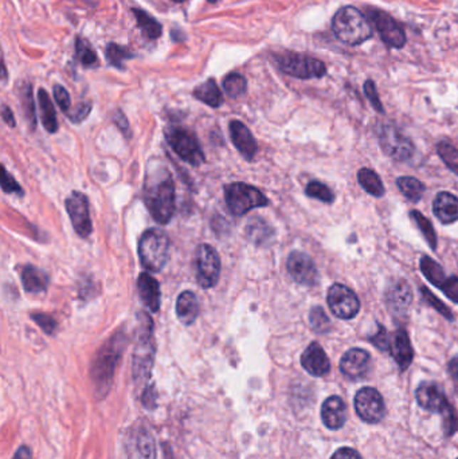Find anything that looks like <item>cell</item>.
<instances>
[{
	"label": "cell",
	"instance_id": "cell-57",
	"mask_svg": "<svg viewBox=\"0 0 458 459\" xmlns=\"http://www.w3.org/2000/svg\"><path fill=\"white\" fill-rule=\"evenodd\" d=\"M171 38L175 42H183L187 39V36H184V33L182 30H171Z\"/></svg>",
	"mask_w": 458,
	"mask_h": 459
},
{
	"label": "cell",
	"instance_id": "cell-21",
	"mask_svg": "<svg viewBox=\"0 0 458 459\" xmlns=\"http://www.w3.org/2000/svg\"><path fill=\"white\" fill-rule=\"evenodd\" d=\"M229 130H230V137H231V142L234 144L235 148L246 160H253V157L257 153V142H256V139L253 137L250 130L245 124H242L241 121H236V120L230 122Z\"/></svg>",
	"mask_w": 458,
	"mask_h": 459
},
{
	"label": "cell",
	"instance_id": "cell-45",
	"mask_svg": "<svg viewBox=\"0 0 458 459\" xmlns=\"http://www.w3.org/2000/svg\"><path fill=\"white\" fill-rule=\"evenodd\" d=\"M24 104L26 116L28 118L30 124L36 127V107H34V100H33V90L31 86L27 85L24 90Z\"/></svg>",
	"mask_w": 458,
	"mask_h": 459
},
{
	"label": "cell",
	"instance_id": "cell-38",
	"mask_svg": "<svg viewBox=\"0 0 458 459\" xmlns=\"http://www.w3.org/2000/svg\"><path fill=\"white\" fill-rule=\"evenodd\" d=\"M74 46H76V58L83 66L92 68V66L97 65L98 58L94 53L93 48L90 46V43L86 39H83L81 36H77Z\"/></svg>",
	"mask_w": 458,
	"mask_h": 459
},
{
	"label": "cell",
	"instance_id": "cell-10",
	"mask_svg": "<svg viewBox=\"0 0 458 459\" xmlns=\"http://www.w3.org/2000/svg\"><path fill=\"white\" fill-rule=\"evenodd\" d=\"M197 280L200 287L212 289L221 275V258L217 250L210 245H200L195 251Z\"/></svg>",
	"mask_w": 458,
	"mask_h": 459
},
{
	"label": "cell",
	"instance_id": "cell-19",
	"mask_svg": "<svg viewBox=\"0 0 458 459\" xmlns=\"http://www.w3.org/2000/svg\"><path fill=\"white\" fill-rule=\"evenodd\" d=\"M371 356L362 348H353L343 354L340 360L341 374L351 380L365 376L370 369Z\"/></svg>",
	"mask_w": 458,
	"mask_h": 459
},
{
	"label": "cell",
	"instance_id": "cell-24",
	"mask_svg": "<svg viewBox=\"0 0 458 459\" xmlns=\"http://www.w3.org/2000/svg\"><path fill=\"white\" fill-rule=\"evenodd\" d=\"M321 419L329 430H339L347 421V407L340 396H329L323 403Z\"/></svg>",
	"mask_w": 458,
	"mask_h": 459
},
{
	"label": "cell",
	"instance_id": "cell-29",
	"mask_svg": "<svg viewBox=\"0 0 458 459\" xmlns=\"http://www.w3.org/2000/svg\"><path fill=\"white\" fill-rule=\"evenodd\" d=\"M192 95L197 100L212 107H219L224 104V95L214 78H209L206 83H200L194 89Z\"/></svg>",
	"mask_w": 458,
	"mask_h": 459
},
{
	"label": "cell",
	"instance_id": "cell-22",
	"mask_svg": "<svg viewBox=\"0 0 458 459\" xmlns=\"http://www.w3.org/2000/svg\"><path fill=\"white\" fill-rule=\"evenodd\" d=\"M390 351H391L394 360L397 362V364L400 365V371H406L412 365V359H414V349H412L409 333L406 332V329L400 328V329L394 332Z\"/></svg>",
	"mask_w": 458,
	"mask_h": 459
},
{
	"label": "cell",
	"instance_id": "cell-30",
	"mask_svg": "<svg viewBox=\"0 0 458 459\" xmlns=\"http://www.w3.org/2000/svg\"><path fill=\"white\" fill-rule=\"evenodd\" d=\"M38 100H39V107H41L42 122H43L45 130L48 133H56L58 130L57 113H56L54 104H53L50 95H47L45 89H39V92H38Z\"/></svg>",
	"mask_w": 458,
	"mask_h": 459
},
{
	"label": "cell",
	"instance_id": "cell-50",
	"mask_svg": "<svg viewBox=\"0 0 458 459\" xmlns=\"http://www.w3.org/2000/svg\"><path fill=\"white\" fill-rule=\"evenodd\" d=\"M90 110H92V104L90 102H81V104H78L74 107L73 112H69L68 116H69L73 122L78 124V122H81L89 116Z\"/></svg>",
	"mask_w": 458,
	"mask_h": 459
},
{
	"label": "cell",
	"instance_id": "cell-1",
	"mask_svg": "<svg viewBox=\"0 0 458 459\" xmlns=\"http://www.w3.org/2000/svg\"><path fill=\"white\" fill-rule=\"evenodd\" d=\"M125 334L120 330L109 342H106L95 354L92 365V380H93L95 396L104 398L109 392L115 369L125 347Z\"/></svg>",
	"mask_w": 458,
	"mask_h": 459
},
{
	"label": "cell",
	"instance_id": "cell-20",
	"mask_svg": "<svg viewBox=\"0 0 458 459\" xmlns=\"http://www.w3.org/2000/svg\"><path fill=\"white\" fill-rule=\"evenodd\" d=\"M301 365L309 375L315 377L326 376L331 371L328 356L318 342H311L304 354H301Z\"/></svg>",
	"mask_w": 458,
	"mask_h": 459
},
{
	"label": "cell",
	"instance_id": "cell-26",
	"mask_svg": "<svg viewBox=\"0 0 458 459\" xmlns=\"http://www.w3.org/2000/svg\"><path fill=\"white\" fill-rule=\"evenodd\" d=\"M177 315L179 321L184 325H191L199 315V302L194 292L186 290L177 297Z\"/></svg>",
	"mask_w": 458,
	"mask_h": 459
},
{
	"label": "cell",
	"instance_id": "cell-2",
	"mask_svg": "<svg viewBox=\"0 0 458 459\" xmlns=\"http://www.w3.org/2000/svg\"><path fill=\"white\" fill-rule=\"evenodd\" d=\"M175 183L167 169L147 183L144 189V201L153 219L160 224H167L175 212Z\"/></svg>",
	"mask_w": 458,
	"mask_h": 459
},
{
	"label": "cell",
	"instance_id": "cell-28",
	"mask_svg": "<svg viewBox=\"0 0 458 459\" xmlns=\"http://www.w3.org/2000/svg\"><path fill=\"white\" fill-rule=\"evenodd\" d=\"M276 236L274 228L262 218H253L246 224V236L257 246H268Z\"/></svg>",
	"mask_w": 458,
	"mask_h": 459
},
{
	"label": "cell",
	"instance_id": "cell-41",
	"mask_svg": "<svg viewBox=\"0 0 458 459\" xmlns=\"http://www.w3.org/2000/svg\"><path fill=\"white\" fill-rule=\"evenodd\" d=\"M306 194L309 198H313V199H318V201H324V203H332L335 201L333 191L329 189L328 186H326L324 183L318 181V180L308 183Z\"/></svg>",
	"mask_w": 458,
	"mask_h": 459
},
{
	"label": "cell",
	"instance_id": "cell-58",
	"mask_svg": "<svg viewBox=\"0 0 458 459\" xmlns=\"http://www.w3.org/2000/svg\"><path fill=\"white\" fill-rule=\"evenodd\" d=\"M3 80H7V70H6V63H3Z\"/></svg>",
	"mask_w": 458,
	"mask_h": 459
},
{
	"label": "cell",
	"instance_id": "cell-14",
	"mask_svg": "<svg viewBox=\"0 0 458 459\" xmlns=\"http://www.w3.org/2000/svg\"><path fill=\"white\" fill-rule=\"evenodd\" d=\"M367 15L388 48H402L406 45V33L403 27L390 14L373 9L367 11Z\"/></svg>",
	"mask_w": 458,
	"mask_h": 459
},
{
	"label": "cell",
	"instance_id": "cell-53",
	"mask_svg": "<svg viewBox=\"0 0 458 459\" xmlns=\"http://www.w3.org/2000/svg\"><path fill=\"white\" fill-rule=\"evenodd\" d=\"M113 121L116 122L118 130H121L124 134H128V132H130V122H128V120L125 117V115H124L121 110H116V112H115Z\"/></svg>",
	"mask_w": 458,
	"mask_h": 459
},
{
	"label": "cell",
	"instance_id": "cell-9",
	"mask_svg": "<svg viewBox=\"0 0 458 459\" xmlns=\"http://www.w3.org/2000/svg\"><path fill=\"white\" fill-rule=\"evenodd\" d=\"M165 140L177 156L189 165L199 167L204 162V153L200 148L197 136L182 127H170L165 130Z\"/></svg>",
	"mask_w": 458,
	"mask_h": 459
},
{
	"label": "cell",
	"instance_id": "cell-34",
	"mask_svg": "<svg viewBox=\"0 0 458 459\" xmlns=\"http://www.w3.org/2000/svg\"><path fill=\"white\" fill-rule=\"evenodd\" d=\"M397 186L406 199L412 203H418L422 199L426 187L422 181L412 176H400L397 179Z\"/></svg>",
	"mask_w": 458,
	"mask_h": 459
},
{
	"label": "cell",
	"instance_id": "cell-33",
	"mask_svg": "<svg viewBox=\"0 0 458 459\" xmlns=\"http://www.w3.org/2000/svg\"><path fill=\"white\" fill-rule=\"evenodd\" d=\"M132 12H133V15L136 18L139 28L148 39L155 41V39H159L162 36L163 26L156 21V18H153L148 12L141 10V9H133Z\"/></svg>",
	"mask_w": 458,
	"mask_h": 459
},
{
	"label": "cell",
	"instance_id": "cell-8",
	"mask_svg": "<svg viewBox=\"0 0 458 459\" xmlns=\"http://www.w3.org/2000/svg\"><path fill=\"white\" fill-rule=\"evenodd\" d=\"M376 136L382 151L386 153L390 159L400 163H406L414 157V144L397 127L391 124H382L376 130Z\"/></svg>",
	"mask_w": 458,
	"mask_h": 459
},
{
	"label": "cell",
	"instance_id": "cell-31",
	"mask_svg": "<svg viewBox=\"0 0 458 459\" xmlns=\"http://www.w3.org/2000/svg\"><path fill=\"white\" fill-rule=\"evenodd\" d=\"M358 181L367 194H370L375 198H382L386 192L382 179L379 177L374 169L360 168L358 172Z\"/></svg>",
	"mask_w": 458,
	"mask_h": 459
},
{
	"label": "cell",
	"instance_id": "cell-17",
	"mask_svg": "<svg viewBox=\"0 0 458 459\" xmlns=\"http://www.w3.org/2000/svg\"><path fill=\"white\" fill-rule=\"evenodd\" d=\"M415 398L423 410L441 413V416L453 408V406L447 401L442 387L434 381L421 383L418 389H415Z\"/></svg>",
	"mask_w": 458,
	"mask_h": 459
},
{
	"label": "cell",
	"instance_id": "cell-51",
	"mask_svg": "<svg viewBox=\"0 0 458 459\" xmlns=\"http://www.w3.org/2000/svg\"><path fill=\"white\" fill-rule=\"evenodd\" d=\"M156 399H157V394L156 389L153 386H148L147 389L142 391V396H141V401L147 408H155L156 406Z\"/></svg>",
	"mask_w": 458,
	"mask_h": 459
},
{
	"label": "cell",
	"instance_id": "cell-60",
	"mask_svg": "<svg viewBox=\"0 0 458 459\" xmlns=\"http://www.w3.org/2000/svg\"><path fill=\"white\" fill-rule=\"evenodd\" d=\"M209 3H217V1H219V0H207Z\"/></svg>",
	"mask_w": 458,
	"mask_h": 459
},
{
	"label": "cell",
	"instance_id": "cell-3",
	"mask_svg": "<svg viewBox=\"0 0 458 459\" xmlns=\"http://www.w3.org/2000/svg\"><path fill=\"white\" fill-rule=\"evenodd\" d=\"M332 31L345 45L358 46L373 36L367 16L355 7H343L332 19Z\"/></svg>",
	"mask_w": 458,
	"mask_h": 459
},
{
	"label": "cell",
	"instance_id": "cell-15",
	"mask_svg": "<svg viewBox=\"0 0 458 459\" xmlns=\"http://www.w3.org/2000/svg\"><path fill=\"white\" fill-rule=\"evenodd\" d=\"M66 211L71 216V224L76 233L81 238H88L93 231V224L89 212V201L81 192H71V196L65 201Z\"/></svg>",
	"mask_w": 458,
	"mask_h": 459
},
{
	"label": "cell",
	"instance_id": "cell-13",
	"mask_svg": "<svg viewBox=\"0 0 458 459\" xmlns=\"http://www.w3.org/2000/svg\"><path fill=\"white\" fill-rule=\"evenodd\" d=\"M128 459H156V443L147 426L137 423L130 427L125 438Z\"/></svg>",
	"mask_w": 458,
	"mask_h": 459
},
{
	"label": "cell",
	"instance_id": "cell-40",
	"mask_svg": "<svg viewBox=\"0 0 458 459\" xmlns=\"http://www.w3.org/2000/svg\"><path fill=\"white\" fill-rule=\"evenodd\" d=\"M437 152L450 171L458 175V149L447 142H438Z\"/></svg>",
	"mask_w": 458,
	"mask_h": 459
},
{
	"label": "cell",
	"instance_id": "cell-5",
	"mask_svg": "<svg viewBox=\"0 0 458 459\" xmlns=\"http://www.w3.org/2000/svg\"><path fill=\"white\" fill-rule=\"evenodd\" d=\"M139 257L147 271L163 270L170 259V238L163 230L150 228L140 238Z\"/></svg>",
	"mask_w": 458,
	"mask_h": 459
},
{
	"label": "cell",
	"instance_id": "cell-7",
	"mask_svg": "<svg viewBox=\"0 0 458 459\" xmlns=\"http://www.w3.org/2000/svg\"><path fill=\"white\" fill-rule=\"evenodd\" d=\"M224 201L229 210L236 216H242L253 209L269 204V201L259 189L246 183L227 184L224 187Z\"/></svg>",
	"mask_w": 458,
	"mask_h": 459
},
{
	"label": "cell",
	"instance_id": "cell-35",
	"mask_svg": "<svg viewBox=\"0 0 458 459\" xmlns=\"http://www.w3.org/2000/svg\"><path fill=\"white\" fill-rule=\"evenodd\" d=\"M105 57L110 66L120 69V70H124L125 69L124 62L135 58L136 54L133 51H130V48L120 46L118 43L112 42L106 46Z\"/></svg>",
	"mask_w": 458,
	"mask_h": 459
},
{
	"label": "cell",
	"instance_id": "cell-27",
	"mask_svg": "<svg viewBox=\"0 0 458 459\" xmlns=\"http://www.w3.org/2000/svg\"><path fill=\"white\" fill-rule=\"evenodd\" d=\"M21 278H22L24 290L34 295L46 292L47 286L50 283V277L46 271L41 270L33 265L24 266Z\"/></svg>",
	"mask_w": 458,
	"mask_h": 459
},
{
	"label": "cell",
	"instance_id": "cell-54",
	"mask_svg": "<svg viewBox=\"0 0 458 459\" xmlns=\"http://www.w3.org/2000/svg\"><path fill=\"white\" fill-rule=\"evenodd\" d=\"M1 117H3V121H4L9 127H15V117H14L11 109H10L9 106H1Z\"/></svg>",
	"mask_w": 458,
	"mask_h": 459
},
{
	"label": "cell",
	"instance_id": "cell-56",
	"mask_svg": "<svg viewBox=\"0 0 458 459\" xmlns=\"http://www.w3.org/2000/svg\"><path fill=\"white\" fill-rule=\"evenodd\" d=\"M33 455H31V450L27 448V446H21V448L16 450V453L14 454V458L12 459H31Z\"/></svg>",
	"mask_w": 458,
	"mask_h": 459
},
{
	"label": "cell",
	"instance_id": "cell-48",
	"mask_svg": "<svg viewBox=\"0 0 458 459\" xmlns=\"http://www.w3.org/2000/svg\"><path fill=\"white\" fill-rule=\"evenodd\" d=\"M1 189L4 192L9 194H18L24 195V189L18 184V181L7 172V169L3 167V176H1Z\"/></svg>",
	"mask_w": 458,
	"mask_h": 459
},
{
	"label": "cell",
	"instance_id": "cell-25",
	"mask_svg": "<svg viewBox=\"0 0 458 459\" xmlns=\"http://www.w3.org/2000/svg\"><path fill=\"white\" fill-rule=\"evenodd\" d=\"M433 212L437 219L444 224L454 223L458 221V198L456 195L442 191L438 192L433 201Z\"/></svg>",
	"mask_w": 458,
	"mask_h": 459
},
{
	"label": "cell",
	"instance_id": "cell-32",
	"mask_svg": "<svg viewBox=\"0 0 458 459\" xmlns=\"http://www.w3.org/2000/svg\"><path fill=\"white\" fill-rule=\"evenodd\" d=\"M420 269L422 271L423 277L430 283H433L435 287L441 290V287L445 285L447 278L445 271L441 265H438L434 259L430 258L429 255H422L420 260Z\"/></svg>",
	"mask_w": 458,
	"mask_h": 459
},
{
	"label": "cell",
	"instance_id": "cell-49",
	"mask_svg": "<svg viewBox=\"0 0 458 459\" xmlns=\"http://www.w3.org/2000/svg\"><path fill=\"white\" fill-rule=\"evenodd\" d=\"M441 292H444V295H447V298L453 302L458 304V277L457 275H452L447 280L445 285L441 287Z\"/></svg>",
	"mask_w": 458,
	"mask_h": 459
},
{
	"label": "cell",
	"instance_id": "cell-44",
	"mask_svg": "<svg viewBox=\"0 0 458 459\" xmlns=\"http://www.w3.org/2000/svg\"><path fill=\"white\" fill-rule=\"evenodd\" d=\"M365 93L368 98V101L371 102V105L374 106L376 112L379 113H385V107H383V104L379 98V95H378V90H376L375 83L373 80H368L365 81Z\"/></svg>",
	"mask_w": 458,
	"mask_h": 459
},
{
	"label": "cell",
	"instance_id": "cell-42",
	"mask_svg": "<svg viewBox=\"0 0 458 459\" xmlns=\"http://www.w3.org/2000/svg\"><path fill=\"white\" fill-rule=\"evenodd\" d=\"M421 295H422V298L429 304V305L432 306L433 309H435L441 316H444V317L447 318V320H449V321H453L454 320V316H453V312L447 307L439 298H437L426 286H421Z\"/></svg>",
	"mask_w": 458,
	"mask_h": 459
},
{
	"label": "cell",
	"instance_id": "cell-6",
	"mask_svg": "<svg viewBox=\"0 0 458 459\" xmlns=\"http://www.w3.org/2000/svg\"><path fill=\"white\" fill-rule=\"evenodd\" d=\"M274 62L282 73L300 80L323 78L327 74V66L324 62L303 53H277L274 54Z\"/></svg>",
	"mask_w": 458,
	"mask_h": 459
},
{
	"label": "cell",
	"instance_id": "cell-39",
	"mask_svg": "<svg viewBox=\"0 0 458 459\" xmlns=\"http://www.w3.org/2000/svg\"><path fill=\"white\" fill-rule=\"evenodd\" d=\"M309 324L312 329L318 334H326L331 330V320H329L326 310L321 306H313L309 312Z\"/></svg>",
	"mask_w": 458,
	"mask_h": 459
},
{
	"label": "cell",
	"instance_id": "cell-47",
	"mask_svg": "<svg viewBox=\"0 0 458 459\" xmlns=\"http://www.w3.org/2000/svg\"><path fill=\"white\" fill-rule=\"evenodd\" d=\"M53 93H54V98H56V101H57V104H58L59 107L62 109V112L69 113L71 106V95H69V92H68L63 86H61V85H54V88H53Z\"/></svg>",
	"mask_w": 458,
	"mask_h": 459
},
{
	"label": "cell",
	"instance_id": "cell-37",
	"mask_svg": "<svg viewBox=\"0 0 458 459\" xmlns=\"http://www.w3.org/2000/svg\"><path fill=\"white\" fill-rule=\"evenodd\" d=\"M224 90L231 98L245 95L247 90L246 78L239 73H230L224 78Z\"/></svg>",
	"mask_w": 458,
	"mask_h": 459
},
{
	"label": "cell",
	"instance_id": "cell-11",
	"mask_svg": "<svg viewBox=\"0 0 458 459\" xmlns=\"http://www.w3.org/2000/svg\"><path fill=\"white\" fill-rule=\"evenodd\" d=\"M327 304L333 316L341 320H351L358 316L360 310V301L350 287L333 283L327 293Z\"/></svg>",
	"mask_w": 458,
	"mask_h": 459
},
{
	"label": "cell",
	"instance_id": "cell-12",
	"mask_svg": "<svg viewBox=\"0 0 458 459\" xmlns=\"http://www.w3.org/2000/svg\"><path fill=\"white\" fill-rule=\"evenodd\" d=\"M355 410L365 423H379L385 415L386 407L382 395L371 387L359 389L355 396Z\"/></svg>",
	"mask_w": 458,
	"mask_h": 459
},
{
	"label": "cell",
	"instance_id": "cell-16",
	"mask_svg": "<svg viewBox=\"0 0 458 459\" xmlns=\"http://www.w3.org/2000/svg\"><path fill=\"white\" fill-rule=\"evenodd\" d=\"M385 302L392 317L403 320L407 317L412 302V290L406 280H397L390 283L385 292Z\"/></svg>",
	"mask_w": 458,
	"mask_h": 459
},
{
	"label": "cell",
	"instance_id": "cell-46",
	"mask_svg": "<svg viewBox=\"0 0 458 459\" xmlns=\"http://www.w3.org/2000/svg\"><path fill=\"white\" fill-rule=\"evenodd\" d=\"M31 318L47 334H53L57 329V321L46 313H34V315H31Z\"/></svg>",
	"mask_w": 458,
	"mask_h": 459
},
{
	"label": "cell",
	"instance_id": "cell-52",
	"mask_svg": "<svg viewBox=\"0 0 458 459\" xmlns=\"http://www.w3.org/2000/svg\"><path fill=\"white\" fill-rule=\"evenodd\" d=\"M331 459H362V457L353 448H341L331 457Z\"/></svg>",
	"mask_w": 458,
	"mask_h": 459
},
{
	"label": "cell",
	"instance_id": "cell-55",
	"mask_svg": "<svg viewBox=\"0 0 458 459\" xmlns=\"http://www.w3.org/2000/svg\"><path fill=\"white\" fill-rule=\"evenodd\" d=\"M447 372L452 379L458 383V356L453 357L447 364Z\"/></svg>",
	"mask_w": 458,
	"mask_h": 459
},
{
	"label": "cell",
	"instance_id": "cell-18",
	"mask_svg": "<svg viewBox=\"0 0 458 459\" xmlns=\"http://www.w3.org/2000/svg\"><path fill=\"white\" fill-rule=\"evenodd\" d=\"M286 269L294 281L300 285L313 286L318 283V268L313 259L303 251H293L289 254Z\"/></svg>",
	"mask_w": 458,
	"mask_h": 459
},
{
	"label": "cell",
	"instance_id": "cell-4",
	"mask_svg": "<svg viewBox=\"0 0 458 459\" xmlns=\"http://www.w3.org/2000/svg\"><path fill=\"white\" fill-rule=\"evenodd\" d=\"M141 329L133 354V379L139 387H145L152 374L155 359L153 322L148 315H141Z\"/></svg>",
	"mask_w": 458,
	"mask_h": 459
},
{
	"label": "cell",
	"instance_id": "cell-23",
	"mask_svg": "<svg viewBox=\"0 0 458 459\" xmlns=\"http://www.w3.org/2000/svg\"><path fill=\"white\" fill-rule=\"evenodd\" d=\"M137 289H139L142 304L152 313H157L160 310V304H162L160 285L157 283V280L153 278L148 273H141L137 278Z\"/></svg>",
	"mask_w": 458,
	"mask_h": 459
},
{
	"label": "cell",
	"instance_id": "cell-43",
	"mask_svg": "<svg viewBox=\"0 0 458 459\" xmlns=\"http://www.w3.org/2000/svg\"><path fill=\"white\" fill-rule=\"evenodd\" d=\"M370 342H373L379 351H383V352L388 351L391 347V340L388 337L387 330L383 325H378V332L374 336L370 337Z\"/></svg>",
	"mask_w": 458,
	"mask_h": 459
},
{
	"label": "cell",
	"instance_id": "cell-36",
	"mask_svg": "<svg viewBox=\"0 0 458 459\" xmlns=\"http://www.w3.org/2000/svg\"><path fill=\"white\" fill-rule=\"evenodd\" d=\"M410 216H412L414 223L417 224V227L420 228V231H421V234L425 238V241L427 242V245L430 246L432 250H437L438 243H437V234H435L434 228H433V224L430 223V221L425 215H422L420 211H417V210L410 212Z\"/></svg>",
	"mask_w": 458,
	"mask_h": 459
},
{
	"label": "cell",
	"instance_id": "cell-59",
	"mask_svg": "<svg viewBox=\"0 0 458 459\" xmlns=\"http://www.w3.org/2000/svg\"><path fill=\"white\" fill-rule=\"evenodd\" d=\"M172 1H175V3H183V1H187V0H172Z\"/></svg>",
	"mask_w": 458,
	"mask_h": 459
}]
</instances>
